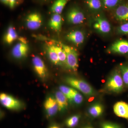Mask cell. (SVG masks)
<instances>
[{
    "label": "cell",
    "mask_w": 128,
    "mask_h": 128,
    "mask_svg": "<svg viewBox=\"0 0 128 128\" xmlns=\"http://www.w3.org/2000/svg\"><path fill=\"white\" fill-rule=\"evenodd\" d=\"M48 40L59 44L64 49L66 55V67L69 70L76 71L78 67V54L76 50L74 48L61 42L52 39Z\"/></svg>",
    "instance_id": "obj_1"
},
{
    "label": "cell",
    "mask_w": 128,
    "mask_h": 128,
    "mask_svg": "<svg viewBox=\"0 0 128 128\" xmlns=\"http://www.w3.org/2000/svg\"><path fill=\"white\" fill-rule=\"evenodd\" d=\"M68 84L88 96H94V91L91 86L84 80L73 77H68L66 79Z\"/></svg>",
    "instance_id": "obj_2"
},
{
    "label": "cell",
    "mask_w": 128,
    "mask_h": 128,
    "mask_svg": "<svg viewBox=\"0 0 128 128\" xmlns=\"http://www.w3.org/2000/svg\"><path fill=\"white\" fill-rule=\"evenodd\" d=\"M124 85L120 71L116 70L108 79L106 87L109 91L119 93L123 90Z\"/></svg>",
    "instance_id": "obj_3"
},
{
    "label": "cell",
    "mask_w": 128,
    "mask_h": 128,
    "mask_svg": "<svg viewBox=\"0 0 128 128\" xmlns=\"http://www.w3.org/2000/svg\"><path fill=\"white\" fill-rule=\"evenodd\" d=\"M0 101L2 106L10 110H18L22 106V103L19 100L5 93L0 94Z\"/></svg>",
    "instance_id": "obj_4"
},
{
    "label": "cell",
    "mask_w": 128,
    "mask_h": 128,
    "mask_svg": "<svg viewBox=\"0 0 128 128\" xmlns=\"http://www.w3.org/2000/svg\"><path fill=\"white\" fill-rule=\"evenodd\" d=\"M93 28L98 33L104 34L110 33L112 30L111 25L109 22L102 16H96L94 18Z\"/></svg>",
    "instance_id": "obj_5"
},
{
    "label": "cell",
    "mask_w": 128,
    "mask_h": 128,
    "mask_svg": "<svg viewBox=\"0 0 128 128\" xmlns=\"http://www.w3.org/2000/svg\"><path fill=\"white\" fill-rule=\"evenodd\" d=\"M29 51V47L26 41L21 38L20 42L16 44L12 48V54L17 59H21L26 57Z\"/></svg>",
    "instance_id": "obj_6"
},
{
    "label": "cell",
    "mask_w": 128,
    "mask_h": 128,
    "mask_svg": "<svg viewBox=\"0 0 128 128\" xmlns=\"http://www.w3.org/2000/svg\"><path fill=\"white\" fill-rule=\"evenodd\" d=\"M42 24V18L38 12H33L28 14L26 18V25L30 30L38 29Z\"/></svg>",
    "instance_id": "obj_7"
},
{
    "label": "cell",
    "mask_w": 128,
    "mask_h": 128,
    "mask_svg": "<svg viewBox=\"0 0 128 128\" xmlns=\"http://www.w3.org/2000/svg\"><path fill=\"white\" fill-rule=\"evenodd\" d=\"M85 19L84 15L77 8H71L67 13V21L71 24L74 25L80 24L83 22Z\"/></svg>",
    "instance_id": "obj_8"
},
{
    "label": "cell",
    "mask_w": 128,
    "mask_h": 128,
    "mask_svg": "<svg viewBox=\"0 0 128 128\" xmlns=\"http://www.w3.org/2000/svg\"><path fill=\"white\" fill-rule=\"evenodd\" d=\"M34 71L38 77L44 79L48 74V70L46 65L40 57L35 56L32 59Z\"/></svg>",
    "instance_id": "obj_9"
},
{
    "label": "cell",
    "mask_w": 128,
    "mask_h": 128,
    "mask_svg": "<svg viewBox=\"0 0 128 128\" xmlns=\"http://www.w3.org/2000/svg\"><path fill=\"white\" fill-rule=\"evenodd\" d=\"M109 50L112 53L122 55L128 54V40H121L116 41L111 45Z\"/></svg>",
    "instance_id": "obj_10"
},
{
    "label": "cell",
    "mask_w": 128,
    "mask_h": 128,
    "mask_svg": "<svg viewBox=\"0 0 128 128\" xmlns=\"http://www.w3.org/2000/svg\"><path fill=\"white\" fill-rule=\"evenodd\" d=\"M114 16L116 20L121 22H128V2L122 3L114 10Z\"/></svg>",
    "instance_id": "obj_11"
},
{
    "label": "cell",
    "mask_w": 128,
    "mask_h": 128,
    "mask_svg": "<svg viewBox=\"0 0 128 128\" xmlns=\"http://www.w3.org/2000/svg\"><path fill=\"white\" fill-rule=\"evenodd\" d=\"M44 109L49 117L54 116L59 111V108L55 98L49 96L47 98L44 104Z\"/></svg>",
    "instance_id": "obj_12"
},
{
    "label": "cell",
    "mask_w": 128,
    "mask_h": 128,
    "mask_svg": "<svg viewBox=\"0 0 128 128\" xmlns=\"http://www.w3.org/2000/svg\"><path fill=\"white\" fill-rule=\"evenodd\" d=\"M65 38L67 41L76 45H80L84 41L85 35L82 31L76 30L70 32Z\"/></svg>",
    "instance_id": "obj_13"
},
{
    "label": "cell",
    "mask_w": 128,
    "mask_h": 128,
    "mask_svg": "<svg viewBox=\"0 0 128 128\" xmlns=\"http://www.w3.org/2000/svg\"><path fill=\"white\" fill-rule=\"evenodd\" d=\"M114 114L118 116L128 120V104L121 101L116 102L114 106Z\"/></svg>",
    "instance_id": "obj_14"
},
{
    "label": "cell",
    "mask_w": 128,
    "mask_h": 128,
    "mask_svg": "<svg viewBox=\"0 0 128 128\" xmlns=\"http://www.w3.org/2000/svg\"><path fill=\"white\" fill-rule=\"evenodd\" d=\"M54 98L58 106L59 111H64L68 107V98L60 90L56 92Z\"/></svg>",
    "instance_id": "obj_15"
},
{
    "label": "cell",
    "mask_w": 128,
    "mask_h": 128,
    "mask_svg": "<svg viewBox=\"0 0 128 128\" xmlns=\"http://www.w3.org/2000/svg\"><path fill=\"white\" fill-rule=\"evenodd\" d=\"M62 24V18L60 14L54 13L49 22V25L51 29L56 32L61 29Z\"/></svg>",
    "instance_id": "obj_16"
},
{
    "label": "cell",
    "mask_w": 128,
    "mask_h": 128,
    "mask_svg": "<svg viewBox=\"0 0 128 128\" xmlns=\"http://www.w3.org/2000/svg\"><path fill=\"white\" fill-rule=\"evenodd\" d=\"M46 50L49 60L53 64L56 65H61L57 53L53 47L52 44H47Z\"/></svg>",
    "instance_id": "obj_17"
},
{
    "label": "cell",
    "mask_w": 128,
    "mask_h": 128,
    "mask_svg": "<svg viewBox=\"0 0 128 128\" xmlns=\"http://www.w3.org/2000/svg\"><path fill=\"white\" fill-rule=\"evenodd\" d=\"M17 33L14 27L9 26L4 37V40L8 44H11L18 38Z\"/></svg>",
    "instance_id": "obj_18"
},
{
    "label": "cell",
    "mask_w": 128,
    "mask_h": 128,
    "mask_svg": "<svg viewBox=\"0 0 128 128\" xmlns=\"http://www.w3.org/2000/svg\"><path fill=\"white\" fill-rule=\"evenodd\" d=\"M103 106L100 103H96L92 105L88 109V113L90 116L96 118L100 116L103 113Z\"/></svg>",
    "instance_id": "obj_19"
},
{
    "label": "cell",
    "mask_w": 128,
    "mask_h": 128,
    "mask_svg": "<svg viewBox=\"0 0 128 128\" xmlns=\"http://www.w3.org/2000/svg\"><path fill=\"white\" fill-rule=\"evenodd\" d=\"M68 1L69 0H56L51 6V11L54 13L60 14Z\"/></svg>",
    "instance_id": "obj_20"
},
{
    "label": "cell",
    "mask_w": 128,
    "mask_h": 128,
    "mask_svg": "<svg viewBox=\"0 0 128 128\" xmlns=\"http://www.w3.org/2000/svg\"><path fill=\"white\" fill-rule=\"evenodd\" d=\"M53 47L57 53L59 58L60 62L61 65L66 64V55L65 52L63 48L60 45H56L53 44Z\"/></svg>",
    "instance_id": "obj_21"
},
{
    "label": "cell",
    "mask_w": 128,
    "mask_h": 128,
    "mask_svg": "<svg viewBox=\"0 0 128 128\" xmlns=\"http://www.w3.org/2000/svg\"><path fill=\"white\" fill-rule=\"evenodd\" d=\"M86 3L88 7L92 10H99L102 6L101 0H86Z\"/></svg>",
    "instance_id": "obj_22"
},
{
    "label": "cell",
    "mask_w": 128,
    "mask_h": 128,
    "mask_svg": "<svg viewBox=\"0 0 128 128\" xmlns=\"http://www.w3.org/2000/svg\"><path fill=\"white\" fill-rule=\"evenodd\" d=\"M80 116L79 115H74L66 120L65 124L68 128H73L78 125L80 121Z\"/></svg>",
    "instance_id": "obj_23"
},
{
    "label": "cell",
    "mask_w": 128,
    "mask_h": 128,
    "mask_svg": "<svg viewBox=\"0 0 128 128\" xmlns=\"http://www.w3.org/2000/svg\"><path fill=\"white\" fill-rule=\"evenodd\" d=\"M60 90L65 95L68 99L72 100L75 89L66 86H60Z\"/></svg>",
    "instance_id": "obj_24"
},
{
    "label": "cell",
    "mask_w": 128,
    "mask_h": 128,
    "mask_svg": "<svg viewBox=\"0 0 128 128\" xmlns=\"http://www.w3.org/2000/svg\"><path fill=\"white\" fill-rule=\"evenodd\" d=\"M119 70L124 86L128 87V64H124L120 66Z\"/></svg>",
    "instance_id": "obj_25"
},
{
    "label": "cell",
    "mask_w": 128,
    "mask_h": 128,
    "mask_svg": "<svg viewBox=\"0 0 128 128\" xmlns=\"http://www.w3.org/2000/svg\"><path fill=\"white\" fill-rule=\"evenodd\" d=\"M102 6L106 9H112L116 7L120 2V0H101Z\"/></svg>",
    "instance_id": "obj_26"
},
{
    "label": "cell",
    "mask_w": 128,
    "mask_h": 128,
    "mask_svg": "<svg viewBox=\"0 0 128 128\" xmlns=\"http://www.w3.org/2000/svg\"><path fill=\"white\" fill-rule=\"evenodd\" d=\"M117 32L120 34L128 35V22H124L117 28Z\"/></svg>",
    "instance_id": "obj_27"
},
{
    "label": "cell",
    "mask_w": 128,
    "mask_h": 128,
    "mask_svg": "<svg viewBox=\"0 0 128 128\" xmlns=\"http://www.w3.org/2000/svg\"><path fill=\"white\" fill-rule=\"evenodd\" d=\"M83 100V97L82 94L75 89L73 98L71 101H73V102L78 105L82 103Z\"/></svg>",
    "instance_id": "obj_28"
},
{
    "label": "cell",
    "mask_w": 128,
    "mask_h": 128,
    "mask_svg": "<svg viewBox=\"0 0 128 128\" xmlns=\"http://www.w3.org/2000/svg\"><path fill=\"white\" fill-rule=\"evenodd\" d=\"M101 128H122V126L118 124L110 122H104L100 125Z\"/></svg>",
    "instance_id": "obj_29"
},
{
    "label": "cell",
    "mask_w": 128,
    "mask_h": 128,
    "mask_svg": "<svg viewBox=\"0 0 128 128\" xmlns=\"http://www.w3.org/2000/svg\"><path fill=\"white\" fill-rule=\"evenodd\" d=\"M16 0H9V6L11 9H13L16 6Z\"/></svg>",
    "instance_id": "obj_30"
},
{
    "label": "cell",
    "mask_w": 128,
    "mask_h": 128,
    "mask_svg": "<svg viewBox=\"0 0 128 128\" xmlns=\"http://www.w3.org/2000/svg\"><path fill=\"white\" fill-rule=\"evenodd\" d=\"M0 1L4 4L9 6V0H0Z\"/></svg>",
    "instance_id": "obj_31"
},
{
    "label": "cell",
    "mask_w": 128,
    "mask_h": 128,
    "mask_svg": "<svg viewBox=\"0 0 128 128\" xmlns=\"http://www.w3.org/2000/svg\"><path fill=\"white\" fill-rule=\"evenodd\" d=\"M82 128H94L92 126L90 125H86V126H83Z\"/></svg>",
    "instance_id": "obj_32"
},
{
    "label": "cell",
    "mask_w": 128,
    "mask_h": 128,
    "mask_svg": "<svg viewBox=\"0 0 128 128\" xmlns=\"http://www.w3.org/2000/svg\"><path fill=\"white\" fill-rule=\"evenodd\" d=\"M49 128H60L59 126L56 125H53L50 126Z\"/></svg>",
    "instance_id": "obj_33"
}]
</instances>
